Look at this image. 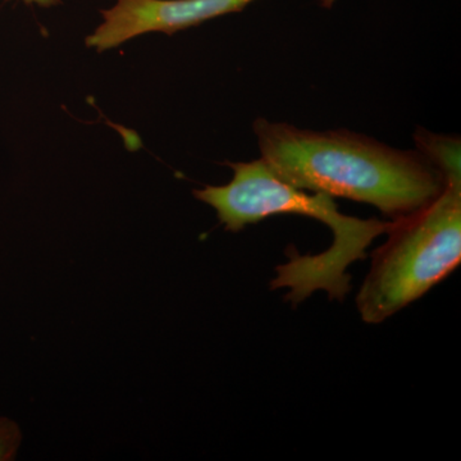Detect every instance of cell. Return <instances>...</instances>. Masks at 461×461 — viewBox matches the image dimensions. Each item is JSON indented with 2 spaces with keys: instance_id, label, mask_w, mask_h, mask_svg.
Here are the masks:
<instances>
[{
  "instance_id": "7a4b0ae2",
  "label": "cell",
  "mask_w": 461,
  "mask_h": 461,
  "mask_svg": "<svg viewBox=\"0 0 461 461\" xmlns=\"http://www.w3.org/2000/svg\"><path fill=\"white\" fill-rule=\"evenodd\" d=\"M233 178L224 186H206L194 190V196L211 205L226 230L239 232L277 214H297L326 224L333 235L332 245L314 256H302L295 248L288 249V260L276 268L272 290L287 288L285 300L296 306L315 291H326L330 300L342 302L350 293L351 264L366 258L375 239L386 235L391 222L339 213L330 195L308 194L282 181L262 159L253 162L227 163Z\"/></svg>"
},
{
  "instance_id": "277c9868",
  "label": "cell",
  "mask_w": 461,
  "mask_h": 461,
  "mask_svg": "<svg viewBox=\"0 0 461 461\" xmlns=\"http://www.w3.org/2000/svg\"><path fill=\"white\" fill-rule=\"evenodd\" d=\"M256 0H117L103 11L102 25L86 38L99 53L149 32L172 33L242 11Z\"/></svg>"
},
{
  "instance_id": "5b68a950",
  "label": "cell",
  "mask_w": 461,
  "mask_h": 461,
  "mask_svg": "<svg viewBox=\"0 0 461 461\" xmlns=\"http://www.w3.org/2000/svg\"><path fill=\"white\" fill-rule=\"evenodd\" d=\"M414 140L418 151L438 169L445 182H461V144L459 138L435 135V133L418 130Z\"/></svg>"
},
{
  "instance_id": "3957f363",
  "label": "cell",
  "mask_w": 461,
  "mask_h": 461,
  "mask_svg": "<svg viewBox=\"0 0 461 461\" xmlns=\"http://www.w3.org/2000/svg\"><path fill=\"white\" fill-rule=\"evenodd\" d=\"M386 235L357 296V312L368 324L399 313L460 266L461 182H445L429 204L391 221Z\"/></svg>"
},
{
  "instance_id": "ba28073f",
  "label": "cell",
  "mask_w": 461,
  "mask_h": 461,
  "mask_svg": "<svg viewBox=\"0 0 461 461\" xmlns=\"http://www.w3.org/2000/svg\"><path fill=\"white\" fill-rule=\"evenodd\" d=\"M335 2L336 0H321V5H323L324 7H330V5H332Z\"/></svg>"
},
{
  "instance_id": "52a82bcc",
  "label": "cell",
  "mask_w": 461,
  "mask_h": 461,
  "mask_svg": "<svg viewBox=\"0 0 461 461\" xmlns=\"http://www.w3.org/2000/svg\"><path fill=\"white\" fill-rule=\"evenodd\" d=\"M25 2L29 3V5L35 3V5H41V7H50V5L59 3V0H25Z\"/></svg>"
},
{
  "instance_id": "8992f818",
  "label": "cell",
  "mask_w": 461,
  "mask_h": 461,
  "mask_svg": "<svg viewBox=\"0 0 461 461\" xmlns=\"http://www.w3.org/2000/svg\"><path fill=\"white\" fill-rule=\"evenodd\" d=\"M21 442L23 433L20 427L8 418H0V461L16 459Z\"/></svg>"
},
{
  "instance_id": "6da1fadb",
  "label": "cell",
  "mask_w": 461,
  "mask_h": 461,
  "mask_svg": "<svg viewBox=\"0 0 461 461\" xmlns=\"http://www.w3.org/2000/svg\"><path fill=\"white\" fill-rule=\"evenodd\" d=\"M260 159L291 186L366 203L397 220L435 200L441 173L420 151L399 150L348 130L318 132L254 122Z\"/></svg>"
}]
</instances>
